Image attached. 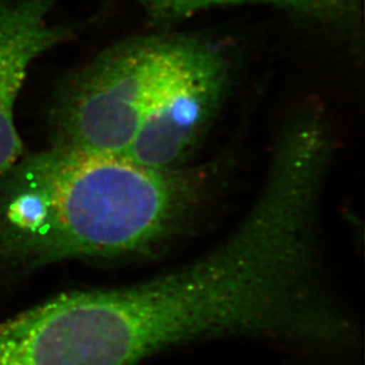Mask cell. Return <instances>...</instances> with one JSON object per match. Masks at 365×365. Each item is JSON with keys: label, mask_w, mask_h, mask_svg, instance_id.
<instances>
[{"label": "cell", "mask_w": 365, "mask_h": 365, "mask_svg": "<svg viewBox=\"0 0 365 365\" xmlns=\"http://www.w3.org/2000/svg\"><path fill=\"white\" fill-rule=\"evenodd\" d=\"M0 181V271L140 255L178 235L210 193L199 169L52 148Z\"/></svg>", "instance_id": "1"}, {"label": "cell", "mask_w": 365, "mask_h": 365, "mask_svg": "<svg viewBox=\"0 0 365 365\" xmlns=\"http://www.w3.org/2000/svg\"><path fill=\"white\" fill-rule=\"evenodd\" d=\"M245 1L276 4L323 21H338L354 16L361 4V0H202V7Z\"/></svg>", "instance_id": "5"}, {"label": "cell", "mask_w": 365, "mask_h": 365, "mask_svg": "<svg viewBox=\"0 0 365 365\" xmlns=\"http://www.w3.org/2000/svg\"><path fill=\"white\" fill-rule=\"evenodd\" d=\"M58 0H0V174L23 152L14 125V104L32 61L73 36V29L50 25Z\"/></svg>", "instance_id": "4"}, {"label": "cell", "mask_w": 365, "mask_h": 365, "mask_svg": "<svg viewBox=\"0 0 365 365\" xmlns=\"http://www.w3.org/2000/svg\"><path fill=\"white\" fill-rule=\"evenodd\" d=\"M179 38H138L115 45L70 78L53 113V148L124 156Z\"/></svg>", "instance_id": "2"}, {"label": "cell", "mask_w": 365, "mask_h": 365, "mask_svg": "<svg viewBox=\"0 0 365 365\" xmlns=\"http://www.w3.org/2000/svg\"><path fill=\"white\" fill-rule=\"evenodd\" d=\"M226 78L219 52L195 39L179 38L124 156L152 168H181L213 121Z\"/></svg>", "instance_id": "3"}, {"label": "cell", "mask_w": 365, "mask_h": 365, "mask_svg": "<svg viewBox=\"0 0 365 365\" xmlns=\"http://www.w3.org/2000/svg\"><path fill=\"white\" fill-rule=\"evenodd\" d=\"M158 17H180L202 9V0H140Z\"/></svg>", "instance_id": "6"}]
</instances>
